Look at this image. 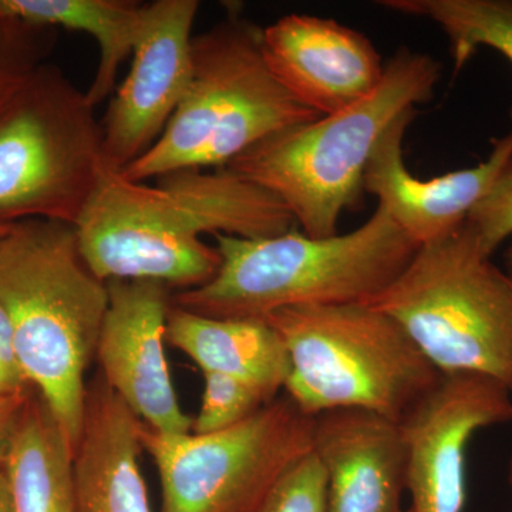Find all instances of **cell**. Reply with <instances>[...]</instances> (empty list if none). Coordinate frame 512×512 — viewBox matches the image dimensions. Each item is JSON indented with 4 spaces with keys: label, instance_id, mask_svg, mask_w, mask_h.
Here are the masks:
<instances>
[{
    "label": "cell",
    "instance_id": "obj_6",
    "mask_svg": "<svg viewBox=\"0 0 512 512\" xmlns=\"http://www.w3.org/2000/svg\"><path fill=\"white\" fill-rule=\"evenodd\" d=\"M266 322L288 353L286 396L308 416L360 409L402 423L440 382L406 330L366 303L282 309Z\"/></svg>",
    "mask_w": 512,
    "mask_h": 512
},
{
    "label": "cell",
    "instance_id": "obj_30",
    "mask_svg": "<svg viewBox=\"0 0 512 512\" xmlns=\"http://www.w3.org/2000/svg\"><path fill=\"white\" fill-rule=\"evenodd\" d=\"M508 481H510V485L512 488V460H511V464H510V473H508Z\"/></svg>",
    "mask_w": 512,
    "mask_h": 512
},
{
    "label": "cell",
    "instance_id": "obj_8",
    "mask_svg": "<svg viewBox=\"0 0 512 512\" xmlns=\"http://www.w3.org/2000/svg\"><path fill=\"white\" fill-rule=\"evenodd\" d=\"M106 168L86 92L56 64H42L0 117V224L76 227Z\"/></svg>",
    "mask_w": 512,
    "mask_h": 512
},
{
    "label": "cell",
    "instance_id": "obj_18",
    "mask_svg": "<svg viewBox=\"0 0 512 512\" xmlns=\"http://www.w3.org/2000/svg\"><path fill=\"white\" fill-rule=\"evenodd\" d=\"M5 468L16 512H76L73 450L32 393L13 431Z\"/></svg>",
    "mask_w": 512,
    "mask_h": 512
},
{
    "label": "cell",
    "instance_id": "obj_7",
    "mask_svg": "<svg viewBox=\"0 0 512 512\" xmlns=\"http://www.w3.org/2000/svg\"><path fill=\"white\" fill-rule=\"evenodd\" d=\"M363 303L392 316L441 375L488 376L512 396V279L467 221L421 245L402 274Z\"/></svg>",
    "mask_w": 512,
    "mask_h": 512
},
{
    "label": "cell",
    "instance_id": "obj_24",
    "mask_svg": "<svg viewBox=\"0 0 512 512\" xmlns=\"http://www.w3.org/2000/svg\"><path fill=\"white\" fill-rule=\"evenodd\" d=\"M467 222L476 232L484 254L490 258L505 239L512 237V158L474 205Z\"/></svg>",
    "mask_w": 512,
    "mask_h": 512
},
{
    "label": "cell",
    "instance_id": "obj_4",
    "mask_svg": "<svg viewBox=\"0 0 512 512\" xmlns=\"http://www.w3.org/2000/svg\"><path fill=\"white\" fill-rule=\"evenodd\" d=\"M440 76L437 60L403 47L365 99L266 138L227 170L284 202L306 237H335L343 212L359 201L380 140L404 113L433 99Z\"/></svg>",
    "mask_w": 512,
    "mask_h": 512
},
{
    "label": "cell",
    "instance_id": "obj_20",
    "mask_svg": "<svg viewBox=\"0 0 512 512\" xmlns=\"http://www.w3.org/2000/svg\"><path fill=\"white\" fill-rule=\"evenodd\" d=\"M379 5L437 23L450 42L454 72L480 47L497 50L512 64V0H383Z\"/></svg>",
    "mask_w": 512,
    "mask_h": 512
},
{
    "label": "cell",
    "instance_id": "obj_1",
    "mask_svg": "<svg viewBox=\"0 0 512 512\" xmlns=\"http://www.w3.org/2000/svg\"><path fill=\"white\" fill-rule=\"evenodd\" d=\"M295 218L272 192L227 168L181 170L156 185L106 168L77 222L84 262L101 281H153L181 291L210 282L221 266L210 234L278 237Z\"/></svg>",
    "mask_w": 512,
    "mask_h": 512
},
{
    "label": "cell",
    "instance_id": "obj_25",
    "mask_svg": "<svg viewBox=\"0 0 512 512\" xmlns=\"http://www.w3.org/2000/svg\"><path fill=\"white\" fill-rule=\"evenodd\" d=\"M29 387L16 352L12 323L0 303V396L29 392Z\"/></svg>",
    "mask_w": 512,
    "mask_h": 512
},
{
    "label": "cell",
    "instance_id": "obj_14",
    "mask_svg": "<svg viewBox=\"0 0 512 512\" xmlns=\"http://www.w3.org/2000/svg\"><path fill=\"white\" fill-rule=\"evenodd\" d=\"M416 117L404 113L387 130L367 165L363 191L375 195L390 218L414 244L426 245L446 237L467 221L504 164L512 158V131L494 140L484 163L430 180L414 177L403 157V138Z\"/></svg>",
    "mask_w": 512,
    "mask_h": 512
},
{
    "label": "cell",
    "instance_id": "obj_31",
    "mask_svg": "<svg viewBox=\"0 0 512 512\" xmlns=\"http://www.w3.org/2000/svg\"><path fill=\"white\" fill-rule=\"evenodd\" d=\"M402 512H410V510L407 508V510H402Z\"/></svg>",
    "mask_w": 512,
    "mask_h": 512
},
{
    "label": "cell",
    "instance_id": "obj_13",
    "mask_svg": "<svg viewBox=\"0 0 512 512\" xmlns=\"http://www.w3.org/2000/svg\"><path fill=\"white\" fill-rule=\"evenodd\" d=\"M262 53L293 99L322 117L365 99L384 73L369 37L318 16H284L262 29Z\"/></svg>",
    "mask_w": 512,
    "mask_h": 512
},
{
    "label": "cell",
    "instance_id": "obj_22",
    "mask_svg": "<svg viewBox=\"0 0 512 512\" xmlns=\"http://www.w3.org/2000/svg\"><path fill=\"white\" fill-rule=\"evenodd\" d=\"M204 393L200 412L192 419V434H212L248 420L272 400L244 380L202 372Z\"/></svg>",
    "mask_w": 512,
    "mask_h": 512
},
{
    "label": "cell",
    "instance_id": "obj_16",
    "mask_svg": "<svg viewBox=\"0 0 512 512\" xmlns=\"http://www.w3.org/2000/svg\"><path fill=\"white\" fill-rule=\"evenodd\" d=\"M141 420L97 376L73 456L76 512H153L140 467Z\"/></svg>",
    "mask_w": 512,
    "mask_h": 512
},
{
    "label": "cell",
    "instance_id": "obj_17",
    "mask_svg": "<svg viewBox=\"0 0 512 512\" xmlns=\"http://www.w3.org/2000/svg\"><path fill=\"white\" fill-rule=\"evenodd\" d=\"M165 342L201 372L244 380L271 400L284 390L291 370L284 343L266 319L210 318L171 305Z\"/></svg>",
    "mask_w": 512,
    "mask_h": 512
},
{
    "label": "cell",
    "instance_id": "obj_21",
    "mask_svg": "<svg viewBox=\"0 0 512 512\" xmlns=\"http://www.w3.org/2000/svg\"><path fill=\"white\" fill-rule=\"evenodd\" d=\"M57 30L33 25L0 9V117L47 57Z\"/></svg>",
    "mask_w": 512,
    "mask_h": 512
},
{
    "label": "cell",
    "instance_id": "obj_27",
    "mask_svg": "<svg viewBox=\"0 0 512 512\" xmlns=\"http://www.w3.org/2000/svg\"><path fill=\"white\" fill-rule=\"evenodd\" d=\"M0 512H16L12 487L5 464H0Z\"/></svg>",
    "mask_w": 512,
    "mask_h": 512
},
{
    "label": "cell",
    "instance_id": "obj_10",
    "mask_svg": "<svg viewBox=\"0 0 512 512\" xmlns=\"http://www.w3.org/2000/svg\"><path fill=\"white\" fill-rule=\"evenodd\" d=\"M512 421V396L491 377L441 375L400 423L407 450L410 512H463L466 451L478 430Z\"/></svg>",
    "mask_w": 512,
    "mask_h": 512
},
{
    "label": "cell",
    "instance_id": "obj_28",
    "mask_svg": "<svg viewBox=\"0 0 512 512\" xmlns=\"http://www.w3.org/2000/svg\"><path fill=\"white\" fill-rule=\"evenodd\" d=\"M505 268H507V275L512 279V242L504 252Z\"/></svg>",
    "mask_w": 512,
    "mask_h": 512
},
{
    "label": "cell",
    "instance_id": "obj_3",
    "mask_svg": "<svg viewBox=\"0 0 512 512\" xmlns=\"http://www.w3.org/2000/svg\"><path fill=\"white\" fill-rule=\"evenodd\" d=\"M217 275L171 296V305L220 319H266L298 306L363 303L392 284L419 245L377 207L355 231L329 238L289 231L245 239L214 235Z\"/></svg>",
    "mask_w": 512,
    "mask_h": 512
},
{
    "label": "cell",
    "instance_id": "obj_26",
    "mask_svg": "<svg viewBox=\"0 0 512 512\" xmlns=\"http://www.w3.org/2000/svg\"><path fill=\"white\" fill-rule=\"evenodd\" d=\"M29 396L30 392L0 396V464H5L13 431Z\"/></svg>",
    "mask_w": 512,
    "mask_h": 512
},
{
    "label": "cell",
    "instance_id": "obj_11",
    "mask_svg": "<svg viewBox=\"0 0 512 512\" xmlns=\"http://www.w3.org/2000/svg\"><path fill=\"white\" fill-rule=\"evenodd\" d=\"M197 0H156L144 8L143 29L126 80L104 117V163L126 170L164 133L192 77V25Z\"/></svg>",
    "mask_w": 512,
    "mask_h": 512
},
{
    "label": "cell",
    "instance_id": "obj_29",
    "mask_svg": "<svg viewBox=\"0 0 512 512\" xmlns=\"http://www.w3.org/2000/svg\"><path fill=\"white\" fill-rule=\"evenodd\" d=\"M13 224H0V242L9 234Z\"/></svg>",
    "mask_w": 512,
    "mask_h": 512
},
{
    "label": "cell",
    "instance_id": "obj_12",
    "mask_svg": "<svg viewBox=\"0 0 512 512\" xmlns=\"http://www.w3.org/2000/svg\"><path fill=\"white\" fill-rule=\"evenodd\" d=\"M109 308L96 359L101 379L148 429L190 434L165 357L170 288L153 281H110Z\"/></svg>",
    "mask_w": 512,
    "mask_h": 512
},
{
    "label": "cell",
    "instance_id": "obj_19",
    "mask_svg": "<svg viewBox=\"0 0 512 512\" xmlns=\"http://www.w3.org/2000/svg\"><path fill=\"white\" fill-rule=\"evenodd\" d=\"M144 8L130 0H0V9L25 22L94 37L99 64L86 92L94 107L113 93L121 63L133 55L143 29Z\"/></svg>",
    "mask_w": 512,
    "mask_h": 512
},
{
    "label": "cell",
    "instance_id": "obj_23",
    "mask_svg": "<svg viewBox=\"0 0 512 512\" xmlns=\"http://www.w3.org/2000/svg\"><path fill=\"white\" fill-rule=\"evenodd\" d=\"M254 512H328L325 471L315 454L311 451L296 461Z\"/></svg>",
    "mask_w": 512,
    "mask_h": 512
},
{
    "label": "cell",
    "instance_id": "obj_9",
    "mask_svg": "<svg viewBox=\"0 0 512 512\" xmlns=\"http://www.w3.org/2000/svg\"><path fill=\"white\" fill-rule=\"evenodd\" d=\"M313 423L286 394L218 433L170 436L141 421V446L160 477L161 512H254L311 453Z\"/></svg>",
    "mask_w": 512,
    "mask_h": 512
},
{
    "label": "cell",
    "instance_id": "obj_5",
    "mask_svg": "<svg viewBox=\"0 0 512 512\" xmlns=\"http://www.w3.org/2000/svg\"><path fill=\"white\" fill-rule=\"evenodd\" d=\"M188 92L156 144L121 171L137 183L181 170L227 168L266 138L320 119L275 79L262 28L238 12L192 37Z\"/></svg>",
    "mask_w": 512,
    "mask_h": 512
},
{
    "label": "cell",
    "instance_id": "obj_2",
    "mask_svg": "<svg viewBox=\"0 0 512 512\" xmlns=\"http://www.w3.org/2000/svg\"><path fill=\"white\" fill-rule=\"evenodd\" d=\"M0 303L29 386L76 451L86 413V372L109 308L107 282L84 262L76 227L32 220L0 242Z\"/></svg>",
    "mask_w": 512,
    "mask_h": 512
},
{
    "label": "cell",
    "instance_id": "obj_15",
    "mask_svg": "<svg viewBox=\"0 0 512 512\" xmlns=\"http://www.w3.org/2000/svg\"><path fill=\"white\" fill-rule=\"evenodd\" d=\"M312 453L325 471L326 511L402 512L407 450L400 423L360 409L319 414Z\"/></svg>",
    "mask_w": 512,
    "mask_h": 512
}]
</instances>
